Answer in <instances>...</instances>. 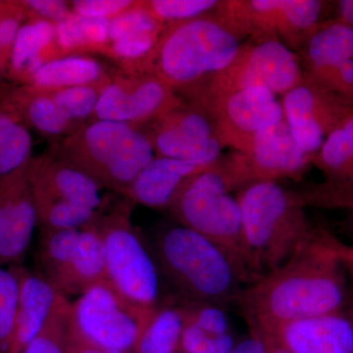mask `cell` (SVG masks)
Here are the masks:
<instances>
[{
	"label": "cell",
	"mask_w": 353,
	"mask_h": 353,
	"mask_svg": "<svg viewBox=\"0 0 353 353\" xmlns=\"http://www.w3.org/2000/svg\"><path fill=\"white\" fill-rule=\"evenodd\" d=\"M334 241L316 232L284 264L241 290L236 303L252 328L269 332L284 323L343 312L350 296Z\"/></svg>",
	"instance_id": "1"
},
{
	"label": "cell",
	"mask_w": 353,
	"mask_h": 353,
	"mask_svg": "<svg viewBox=\"0 0 353 353\" xmlns=\"http://www.w3.org/2000/svg\"><path fill=\"white\" fill-rule=\"evenodd\" d=\"M246 243L259 279L288 261L316 233L301 194L277 182H259L239 192Z\"/></svg>",
	"instance_id": "2"
},
{
	"label": "cell",
	"mask_w": 353,
	"mask_h": 353,
	"mask_svg": "<svg viewBox=\"0 0 353 353\" xmlns=\"http://www.w3.org/2000/svg\"><path fill=\"white\" fill-rule=\"evenodd\" d=\"M165 276L196 303H236L250 281L219 246L182 225L162 230L155 240Z\"/></svg>",
	"instance_id": "3"
},
{
	"label": "cell",
	"mask_w": 353,
	"mask_h": 353,
	"mask_svg": "<svg viewBox=\"0 0 353 353\" xmlns=\"http://www.w3.org/2000/svg\"><path fill=\"white\" fill-rule=\"evenodd\" d=\"M240 38L218 14L174 23L153 51L154 74L173 88L208 81L232 63Z\"/></svg>",
	"instance_id": "4"
},
{
	"label": "cell",
	"mask_w": 353,
	"mask_h": 353,
	"mask_svg": "<svg viewBox=\"0 0 353 353\" xmlns=\"http://www.w3.org/2000/svg\"><path fill=\"white\" fill-rule=\"evenodd\" d=\"M231 190L217 162L190 179L169 210L179 225L224 250L252 284L259 276L246 243L240 204Z\"/></svg>",
	"instance_id": "5"
},
{
	"label": "cell",
	"mask_w": 353,
	"mask_h": 353,
	"mask_svg": "<svg viewBox=\"0 0 353 353\" xmlns=\"http://www.w3.org/2000/svg\"><path fill=\"white\" fill-rule=\"evenodd\" d=\"M61 159L80 169L101 188L124 194L154 158L148 134L132 125L97 120L72 134Z\"/></svg>",
	"instance_id": "6"
},
{
	"label": "cell",
	"mask_w": 353,
	"mask_h": 353,
	"mask_svg": "<svg viewBox=\"0 0 353 353\" xmlns=\"http://www.w3.org/2000/svg\"><path fill=\"white\" fill-rule=\"evenodd\" d=\"M90 224L103 243L108 285L145 321L158 307L159 278L130 213L117 211L101 219L95 217Z\"/></svg>",
	"instance_id": "7"
},
{
	"label": "cell",
	"mask_w": 353,
	"mask_h": 353,
	"mask_svg": "<svg viewBox=\"0 0 353 353\" xmlns=\"http://www.w3.org/2000/svg\"><path fill=\"white\" fill-rule=\"evenodd\" d=\"M28 176L41 230L80 229L97 217L101 188L65 160L31 159Z\"/></svg>",
	"instance_id": "8"
},
{
	"label": "cell",
	"mask_w": 353,
	"mask_h": 353,
	"mask_svg": "<svg viewBox=\"0 0 353 353\" xmlns=\"http://www.w3.org/2000/svg\"><path fill=\"white\" fill-rule=\"evenodd\" d=\"M38 259L41 275L62 294L81 296L108 284L105 252L92 225L80 229L41 230Z\"/></svg>",
	"instance_id": "9"
},
{
	"label": "cell",
	"mask_w": 353,
	"mask_h": 353,
	"mask_svg": "<svg viewBox=\"0 0 353 353\" xmlns=\"http://www.w3.org/2000/svg\"><path fill=\"white\" fill-rule=\"evenodd\" d=\"M325 2L318 0L221 1L219 15L239 36L255 41L278 39L290 50H301L317 29Z\"/></svg>",
	"instance_id": "10"
},
{
	"label": "cell",
	"mask_w": 353,
	"mask_h": 353,
	"mask_svg": "<svg viewBox=\"0 0 353 353\" xmlns=\"http://www.w3.org/2000/svg\"><path fill=\"white\" fill-rule=\"evenodd\" d=\"M299 57L280 39L241 44L232 63L206 81L201 101L253 87L284 95L303 81Z\"/></svg>",
	"instance_id": "11"
},
{
	"label": "cell",
	"mask_w": 353,
	"mask_h": 353,
	"mask_svg": "<svg viewBox=\"0 0 353 353\" xmlns=\"http://www.w3.org/2000/svg\"><path fill=\"white\" fill-rule=\"evenodd\" d=\"M312 160L292 138L284 119L257 132L241 152L219 167L233 190L299 176Z\"/></svg>",
	"instance_id": "12"
},
{
	"label": "cell",
	"mask_w": 353,
	"mask_h": 353,
	"mask_svg": "<svg viewBox=\"0 0 353 353\" xmlns=\"http://www.w3.org/2000/svg\"><path fill=\"white\" fill-rule=\"evenodd\" d=\"M283 110L292 138L314 158L325 139L353 115V103L304 74L303 81L283 95Z\"/></svg>",
	"instance_id": "13"
},
{
	"label": "cell",
	"mask_w": 353,
	"mask_h": 353,
	"mask_svg": "<svg viewBox=\"0 0 353 353\" xmlns=\"http://www.w3.org/2000/svg\"><path fill=\"white\" fill-rule=\"evenodd\" d=\"M152 139L157 157L173 158L199 166L218 162L224 145L214 117L203 102L194 106L180 103L158 118Z\"/></svg>",
	"instance_id": "14"
},
{
	"label": "cell",
	"mask_w": 353,
	"mask_h": 353,
	"mask_svg": "<svg viewBox=\"0 0 353 353\" xmlns=\"http://www.w3.org/2000/svg\"><path fill=\"white\" fill-rule=\"evenodd\" d=\"M143 317L108 284L79 296L70 309L69 323L83 338L102 347L132 352Z\"/></svg>",
	"instance_id": "15"
},
{
	"label": "cell",
	"mask_w": 353,
	"mask_h": 353,
	"mask_svg": "<svg viewBox=\"0 0 353 353\" xmlns=\"http://www.w3.org/2000/svg\"><path fill=\"white\" fill-rule=\"evenodd\" d=\"M201 102L214 117L223 145L238 152L257 132L285 119L282 103L263 87L236 90Z\"/></svg>",
	"instance_id": "16"
},
{
	"label": "cell",
	"mask_w": 353,
	"mask_h": 353,
	"mask_svg": "<svg viewBox=\"0 0 353 353\" xmlns=\"http://www.w3.org/2000/svg\"><path fill=\"white\" fill-rule=\"evenodd\" d=\"M173 90L155 74L134 80L116 81L101 90L95 117L130 125L158 119L180 103Z\"/></svg>",
	"instance_id": "17"
},
{
	"label": "cell",
	"mask_w": 353,
	"mask_h": 353,
	"mask_svg": "<svg viewBox=\"0 0 353 353\" xmlns=\"http://www.w3.org/2000/svg\"><path fill=\"white\" fill-rule=\"evenodd\" d=\"M28 164L0 178V267L20 263L39 225Z\"/></svg>",
	"instance_id": "18"
},
{
	"label": "cell",
	"mask_w": 353,
	"mask_h": 353,
	"mask_svg": "<svg viewBox=\"0 0 353 353\" xmlns=\"http://www.w3.org/2000/svg\"><path fill=\"white\" fill-rule=\"evenodd\" d=\"M263 333L290 353H353V322L343 311L284 323Z\"/></svg>",
	"instance_id": "19"
},
{
	"label": "cell",
	"mask_w": 353,
	"mask_h": 353,
	"mask_svg": "<svg viewBox=\"0 0 353 353\" xmlns=\"http://www.w3.org/2000/svg\"><path fill=\"white\" fill-rule=\"evenodd\" d=\"M11 267L19 281V296L6 353H22L43 329L62 294L41 273H32L20 264Z\"/></svg>",
	"instance_id": "20"
},
{
	"label": "cell",
	"mask_w": 353,
	"mask_h": 353,
	"mask_svg": "<svg viewBox=\"0 0 353 353\" xmlns=\"http://www.w3.org/2000/svg\"><path fill=\"white\" fill-rule=\"evenodd\" d=\"M211 167L155 157L123 194L148 208L169 209L185 183Z\"/></svg>",
	"instance_id": "21"
},
{
	"label": "cell",
	"mask_w": 353,
	"mask_h": 353,
	"mask_svg": "<svg viewBox=\"0 0 353 353\" xmlns=\"http://www.w3.org/2000/svg\"><path fill=\"white\" fill-rule=\"evenodd\" d=\"M305 75L321 82L336 67L353 58V28L336 19L321 23L303 46Z\"/></svg>",
	"instance_id": "22"
},
{
	"label": "cell",
	"mask_w": 353,
	"mask_h": 353,
	"mask_svg": "<svg viewBox=\"0 0 353 353\" xmlns=\"http://www.w3.org/2000/svg\"><path fill=\"white\" fill-rule=\"evenodd\" d=\"M26 127L50 136H57L71 128L73 121L53 99L50 90L30 85L14 92L0 104Z\"/></svg>",
	"instance_id": "23"
},
{
	"label": "cell",
	"mask_w": 353,
	"mask_h": 353,
	"mask_svg": "<svg viewBox=\"0 0 353 353\" xmlns=\"http://www.w3.org/2000/svg\"><path fill=\"white\" fill-rule=\"evenodd\" d=\"M183 329V307H157L139 325L132 353H176Z\"/></svg>",
	"instance_id": "24"
},
{
	"label": "cell",
	"mask_w": 353,
	"mask_h": 353,
	"mask_svg": "<svg viewBox=\"0 0 353 353\" xmlns=\"http://www.w3.org/2000/svg\"><path fill=\"white\" fill-rule=\"evenodd\" d=\"M55 38L57 28L50 21L39 19L21 26L9 58L14 75L31 81L46 63L44 48Z\"/></svg>",
	"instance_id": "25"
},
{
	"label": "cell",
	"mask_w": 353,
	"mask_h": 353,
	"mask_svg": "<svg viewBox=\"0 0 353 353\" xmlns=\"http://www.w3.org/2000/svg\"><path fill=\"white\" fill-rule=\"evenodd\" d=\"M312 162L327 183L353 185V115L327 137Z\"/></svg>",
	"instance_id": "26"
},
{
	"label": "cell",
	"mask_w": 353,
	"mask_h": 353,
	"mask_svg": "<svg viewBox=\"0 0 353 353\" xmlns=\"http://www.w3.org/2000/svg\"><path fill=\"white\" fill-rule=\"evenodd\" d=\"M101 74V65L92 58H60L46 62L32 77L31 85L43 90L88 85L99 80Z\"/></svg>",
	"instance_id": "27"
},
{
	"label": "cell",
	"mask_w": 353,
	"mask_h": 353,
	"mask_svg": "<svg viewBox=\"0 0 353 353\" xmlns=\"http://www.w3.org/2000/svg\"><path fill=\"white\" fill-rule=\"evenodd\" d=\"M32 150V139L28 128L0 108V178L29 163Z\"/></svg>",
	"instance_id": "28"
},
{
	"label": "cell",
	"mask_w": 353,
	"mask_h": 353,
	"mask_svg": "<svg viewBox=\"0 0 353 353\" xmlns=\"http://www.w3.org/2000/svg\"><path fill=\"white\" fill-rule=\"evenodd\" d=\"M70 309L71 303L62 294L43 329L25 347L22 353H65Z\"/></svg>",
	"instance_id": "29"
},
{
	"label": "cell",
	"mask_w": 353,
	"mask_h": 353,
	"mask_svg": "<svg viewBox=\"0 0 353 353\" xmlns=\"http://www.w3.org/2000/svg\"><path fill=\"white\" fill-rule=\"evenodd\" d=\"M163 23L155 17L146 4L132 6L114 16L109 22V39L117 41L141 34H160Z\"/></svg>",
	"instance_id": "30"
},
{
	"label": "cell",
	"mask_w": 353,
	"mask_h": 353,
	"mask_svg": "<svg viewBox=\"0 0 353 353\" xmlns=\"http://www.w3.org/2000/svg\"><path fill=\"white\" fill-rule=\"evenodd\" d=\"M19 281L12 267H0V353H6L12 336Z\"/></svg>",
	"instance_id": "31"
},
{
	"label": "cell",
	"mask_w": 353,
	"mask_h": 353,
	"mask_svg": "<svg viewBox=\"0 0 353 353\" xmlns=\"http://www.w3.org/2000/svg\"><path fill=\"white\" fill-rule=\"evenodd\" d=\"M219 3L216 0H152L146 6L160 22L174 24L206 15Z\"/></svg>",
	"instance_id": "32"
},
{
	"label": "cell",
	"mask_w": 353,
	"mask_h": 353,
	"mask_svg": "<svg viewBox=\"0 0 353 353\" xmlns=\"http://www.w3.org/2000/svg\"><path fill=\"white\" fill-rule=\"evenodd\" d=\"M231 334H218L185 322L180 350L183 353H231L234 347Z\"/></svg>",
	"instance_id": "33"
},
{
	"label": "cell",
	"mask_w": 353,
	"mask_h": 353,
	"mask_svg": "<svg viewBox=\"0 0 353 353\" xmlns=\"http://www.w3.org/2000/svg\"><path fill=\"white\" fill-rule=\"evenodd\" d=\"M101 92L94 85H88L58 88L50 94L70 119L75 122L94 114Z\"/></svg>",
	"instance_id": "34"
},
{
	"label": "cell",
	"mask_w": 353,
	"mask_h": 353,
	"mask_svg": "<svg viewBox=\"0 0 353 353\" xmlns=\"http://www.w3.org/2000/svg\"><path fill=\"white\" fill-rule=\"evenodd\" d=\"M305 205L323 208L353 209V185L325 183L310 192H303Z\"/></svg>",
	"instance_id": "35"
},
{
	"label": "cell",
	"mask_w": 353,
	"mask_h": 353,
	"mask_svg": "<svg viewBox=\"0 0 353 353\" xmlns=\"http://www.w3.org/2000/svg\"><path fill=\"white\" fill-rule=\"evenodd\" d=\"M134 6L131 0H76L72 2L77 15L88 18L111 19Z\"/></svg>",
	"instance_id": "36"
},
{
	"label": "cell",
	"mask_w": 353,
	"mask_h": 353,
	"mask_svg": "<svg viewBox=\"0 0 353 353\" xmlns=\"http://www.w3.org/2000/svg\"><path fill=\"white\" fill-rule=\"evenodd\" d=\"M160 34H141L113 41L112 51L118 57L138 59L154 51Z\"/></svg>",
	"instance_id": "37"
},
{
	"label": "cell",
	"mask_w": 353,
	"mask_h": 353,
	"mask_svg": "<svg viewBox=\"0 0 353 353\" xmlns=\"http://www.w3.org/2000/svg\"><path fill=\"white\" fill-rule=\"evenodd\" d=\"M317 83L353 103V58L341 63L324 80Z\"/></svg>",
	"instance_id": "38"
},
{
	"label": "cell",
	"mask_w": 353,
	"mask_h": 353,
	"mask_svg": "<svg viewBox=\"0 0 353 353\" xmlns=\"http://www.w3.org/2000/svg\"><path fill=\"white\" fill-rule=\"evenodd\" d=\"M57 38L64 48H73L88 44L81 17L77 14H70L68 17L55 24Z\"/></svg>",
	"instance_id": "39"
},
{
	"label": "cell",
	"mask_w": 353,
	"mask_h": 353,
	"mask_svg": "<svg viewBox=\"0 0 353 353\" xmlns=\"http://www.w3.org/2000/svg\"><path fill=\"white\" fill-rule=\"evenodd\" d=\"M21 4L27 10L38 14L44 20L50 22H59L71 14L69 12L66 2L60 0H28L21 2Z\"/></svg>",
	"instance_id": "40"
},
{
	"label": "cell",
	"mask_w": 353,
	"mask_h": 353,
	"mask_svg": "<svg viewBox=\"0 0 353 353\" xmlns=\"http://www.w3.org/2000/svg\"><path fill=\"white\" fill-rule=\"evenodd\" d=\"M70 316V315H69ZM65 353H132L113 350L97 345L83 338L82 334L70 325H67Z\"/></svg>",
	"instance_id": "41"
},
{
	"label": "cell",
	"mask_w": 353,
	"mask_h": 353,
	"mask_svg": "<svg viewBox=\"0 0 353 353\" xmlns=\"http://www.w3.org/2000/svg\"><path fill=\"white\" fill-rule=\"evenodd\" d=\"M231 353H268L263 334L259 329L252 328L250 338L234 345Z\"/></svg>",
	"instance_id": "42"
},
{
	"label": "cell",
	"mask_w": 353,
	"mask_h": 353,
	"mask_svg": "<svg viewBox=\"0 0 353 353\" xmlns=\"http://www.w3.org/2000/svg\"><path fill=\"white\" fill-rule=\"evenodd\" d=\"M339 20L353 28V0H341L336 4Z\"/></svg>",
	"instance_id": "43"
},
{
	"label": "cell",
	"mask_w": 353,
	"mask_h": 353,
	"mask_svg": "<svg viewBox=\"0 0 353 353\" xmlns=\"http://www.w3.org/2000/svg\"><path fill=\"white\" fill-rule=\"evenodd\" d=\"M334 248L345 268H353V246L343 245L334 239Z\"/></svg>",
	"instance_id": "44"
},
{
	"label": "cell",
	"mask_w": 353,
	"mask_h": 353,
	"mask_svg": "<svg viewBox=\"0 0 353 353\" xmlns=\"http://www.w3.org/2000/svg\"><path fill=\"white\" fill-rule=\"evenodd\" d=\"M261 333L263 334L265 341H266L267 352L268 353H290L284 347H282L270 334H265L263 332H261Z\"/></svg>",
	"instance_id": "45"
},
{
	"label": "cell",
	"mask_w": 353,
	"mask_h": 353,
	"mask_svg": "<svg viewBox=\"0 0 353 353\" xmlns=\"http://www.w3.org/2000/svg\"><path fill=\"white\" fill-rule=\"evenodd\" d=\"M347 313V315L350 316V319H352V321L353 322V296L352 299V303H350V308H348V311Z\"/></svg>",
	"instance_id": "46"
},
{
	"label": "cell",
	"mask_w": 353,
	"mask_h": 353,
	"mask_svg": "<svg viewBox=\"0 0 353 353\" xmlns=\"http://www.w3.org/2000/svg\"><path fill=\"white\" fill-rule=\"evenodd\" d=\"M350 212H352V214H350V228H352V231L353 233V209L350 210Z\"/></svg>",
	"instance_id": "47"
},
{
	"label": "cell",
	"mask_w": 353,
	"mask_h": 353,
	"mask_svg": "<svg viewBox=\"0 0 353 353\" xmlns=\"http://www.w3.org/2000/svg\"><path fill=\"white\" fill-rule=\"evenodd\" d=\"M348 272H350V276H352V282H353V268H345Z\"/></svg>",
	"instance_id": "48"
},
{
	"label": "cell",
	"mask_w": 353,
	"mask_h": 353,
	"mask_svg": "<svg viewBox=\"0 0 353 353\" xmlns=\"http://www.w3.org/2000/svg\"><path fill=\"white\" fill-rule=\"evenodd\" d=\"M3 69V67H2L1 61H0V71Z\"/></svg>",
	"instance_id": "49"
}]
</instances>
